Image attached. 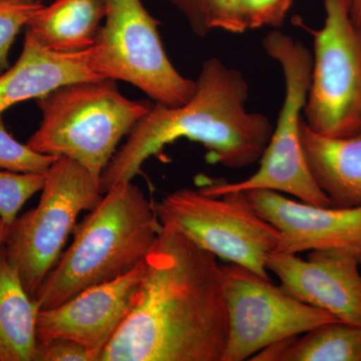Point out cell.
Here are the masks:
<instances>
[{
  "instance_id": "cell-6",
  "label": "cell",
  "mask_w": 361,
  "mask_h": 361,
  "mask_svg": "<svg viewBox=\"0 0 361 361\" xmlns=\"http://www.w3.org/2000/svg\"><path fill=\"white\" fill-rule=\"evenodd\" d=\"M103 196L99 179L78 161L59 157L45 176L39 205L9 226L6 258L32 298L63 254L80 213L96 208Z\"/></svg>"
},
{
  "instance_id": "cell-28",
  "label": "cell",
  "mask_w": 361,
  "mask_h": 361,
  "mask_svg": "<svg viewBox=\"0 0 361 361\" xmlns=\"http://www.w3.org/2000/svg\"><path fill=\"white\" fill-rule=\"evenodd\" d=\"M360 268H361V255L360 256Z\"/></svg>"
},
{
  "instance_id": "cell-20",
  "label": "cell",
  "mask_w": 361,
  "mask_h": 361,
  "mask_svg": "<svg viewBox=\"0 0 361 361\" xmlns=\"http://www.w3.org/2000/svg\"><path fill=\"white\" fill-rule=\"evenodd\" d=\"M58 159L59 156L39 153L16 141L0 116V170L47 175Z\"/></svg>"
},
{
  "instance_id": "cell-12",
  "label": "cell",
  "mask_w": 361,
  "mask_h": 361,
  "mask_svg": "<svg viewBox=\"0 0 361 361\" xmlns=\"http://www.w3.org/2000/svg\"><path fill=\"white\" fill-rule=\"evenodd\" d=\"M310 252L306 260L296 254L271 252L266 269L301 302L326 311L342 322L361 325L360 257L338 249Z\"/></svg>"
},
{
  "instance_id": "cell-1",
  "label": "cell",
  "mask_w": 361,
  "mask_h": 361,
  "mask_svg": "<svg viewBox=\"0 0 361 361\" xmlns=\"http://www.w3.org/2000/svg\"><path fill=\"white\" fill-rule=\"evenodd\" d=\"M228 336L222 265L161 225L134 305L99 361H222Z\"/></svg>"
},
{
  "instance_id": "cell-23",
  "label": "cell",
  "mask_w": 361,
  "mask_h": 361,
  "mask_svg": "<svg viewBox=\"0 0 361 361\" xmlns=\"http://www.w3.org/2000/svg\"><path fill=\"white\" fill-rule=\"evenodd\" d=\"M209 30H219L240 35L247 32L244 23L243 0H203Z\"/></svg>"
},
{
  "instance_id": "cell-21",
  "label": "cell",
  "mask_w": 361,
  "mask_h": 361,
  "mask_svg": "<svg viewBox=\"0 0 361 361\" xmlns=\"http://www.w3.org/2000/svg\"><path fill=\"white\" fill-rule=\"evenodd\" d=\"M42 6L40 0H0V73L9 68V52L21 28Z\"/></svg>"
},
{
  "instance_id": "cell-4",
  "label": "cell",
  "mask_w": 361,
  "mask_h": 361,
  "mask_svg": "<svg viewBox=\"0 0 361 361\" xmlns=\"http://www.w3.org/2000/svg\"><path fill=\"white\" fill-rule=\"evenodd\" d=\"M39 129L26 144L47 155L68 157L101 179L118 145L149 113L152 104L121 94L116 80H82L37 99Z\"/></svg>"
},
{
  "instance_id": "cell-18",
  "label": "cell",
  "mask_w": 361,
  "mask_h": 361,
  "mask_svg": "<svg viewBox=\"0 0 361 361\" xmlns=\"http://www.w3.org/2000/svg\"><path fill=\"white\" fill-rule=\"evenodd\" d=\"M251 361H361V325L342 322L320 325L271 344Z\"/></svg>"
},
{
  "instance_id": "cell-27",
  "label": "cell",
  "mask_w": 361,
  "mask_h": 361,
  "mask_svg": "<svg viewBox=\"0 0 361 361\" xmlns=\"http://www.w3.org/2000/svg\"><path fill=\"white\" fill-rule=\"evenodd\" d=\"M7 231H8V227L4 224V221L0 218V250L4 248V244H6Z\"/></svg>"
},
{
  "instance_id": "cell-3",
  "label": "cell",
  "mask_w": 361,
  "mask_h": 361,
  "mask_svg": "<svg viewBox=\"0 0 361 361\" xmlns=\"http://www.w3.org/2000/svg\"><path fill=\"white\" fill-rule=\"evenodd\" d=\"M161 229L154 203L139 186L128 180L111 187L40 284L33 296L37 308L56 307L134 270L146 260Z\"/></svg>"
},
{
  "instance_id": "cell-9",
  "label": "cell",
  "mask_w": 361,
  "mask_h": 361,
  "mask_svg": "<svg viewBox=\"0 0 361 361\" xmlns=\"http://www.w3.org/2000/svg\"><path fill=\"white\" fill-rule=\"evenodd\" d=\"M324 25L306 30L313 37V65L303 120L329 137L361 133V33L350 0H323Z\"/></svg>"
},
{
  "instance_id": "cell-25",
  "label": "cell",
  "mask_w": 361,
  "mask_h": 361,
  "mask_svg": "<svg viewBox=\"0 0 361 361\" xmlns=\"http://www.w3.org/2000/svg\"><path fill=\"white\" fill-rule=\"evenodd\" d=\"M186 18L192 32L199 37L210 32L207 26L203 0H169Z\"/></svg>"
},
{
  "instance_id": "cell-17",
  "label": "cell",
  "mask_w": 361,
  "mask_h": 361,
  "mask_svg": "<svg viewBox=\"0 0 361 361\" xmlns=\"http://www.w3.org/2000/svg\"><path fill=\"white\" fill-rule=\"evenodd\" d=\"M104 18V0H54L32 16L27 28L52 51L77 52L94 47Z\"/></svg>"
},
{
  "instance_id": "cell-2",
  "label": "cell",
  "mask_w": 361,
  "mask_h": 361,
  "mask_svg": "<svg viewBox=\"0 0 361 361\" xmlns=\"http://www.w3.org/2000/svg\"><path fill=\"white\" fill-rule=\"evenodd\" d=\"M249 85L241 71L218 58L204 61L191 99L179 106L155 104L135 125L99 179L102 193L132 180L145 161L177 140L200 142L211 161L242 169L260 161L274 126L247 111Z\"/></svg>"
},
{
  "instance_id": "cell-8",
  "label": "cell",
  "mask_w": 361,
  "mask_h": 361,
  "mask_svg": "<svg viewBox=\"0 0 361 361\" xmlns=\"http://www.w3.org/2000/svg\"><path fill=\"white\" fill-rule=\"evenodd\" d=\"M106 23L94 49V70L104 78L135 85L156 104L179 106L196 90V80L171 63L159 33L160 21L142 0H104Z\"/></svg>"
},
{
  "instance_id": "cell-16",
  "label": "cell",
  "mask_w": 361,
  "mask_h": 361,
  "mask_svg": "<svg viewBox=\"0 0 361 361\" xmlns=\"http://www.w3.org/2000/svg\"><path fill=\"white\" fill-rule=\"evenodd\" d=\"M37 303L0 250V361H37Z\"/></svg>"
},
{
  "instance_id": "cell-24",
  "label": "cell",
  "mask_w": 361,
  "mask_h": 361,
  "mask_svg": "<svg viewBox=\"0 0 361 361\" xmlns=\"http://www.w3.org/2000/svg\"><path fill=\"white\" fill-rule=\"evenodd\" d=\"M37 361H96L92 353L75 341L54 338L37 345Z\"/></svg>"
},
{
  "instance_id": "cell-29",
  "label": "cell",
  "mask_w": 361,
  "mask_h": 361,
  "mask_svg": "<svg viewBox=\"0 0 361 361\" xmlns=\"http://www.w3.org/2000/svg\"><path fill=\"white\" fill-rule=\"evenodd\" d=\"M40 1H42V0H40Z\"/></svg>"
},
{
  "instance_id": "cell-15",
  "label": "cell",
  "mask_w": 361,
  "mask_h": 361,
  "mask_svg": "<svg viewBox=\"0 0 361 361\" xmlns=\"http://www.w3.org/2000/svg\"><path fill=\"white\" fill-rule=\"evenodd\" d=\"M301 144L310 174L326 195L330 206L361 205V133L334 137L300 126Z\"/></svg>"
},
{
  "instance_id": "cell-11",
  "label": "cell",
  "mask_w": 361,
  "mask_h": 361,
  "mask_svg": "<svg viewBox=\"0 0 361 361\" xmlns=\"http://www.w3.org/2000/svg\"><path fill=\"white\" fill-rule=\"evenodd\" d=\"M144 270L145 261L127 274L90 287L56 307L39 310V343L71 339L85 346L99 361L134 305Z\"/></svg>"
},
{
  "instance_id": "cell-5",
  "label": "cell",
  "mask_w": 361,
  "mask_h": 361,
  "mask_svg": "<svg viewBox=\"0 0 361 361\" xmlns=\"http://www.w3.org/2000/svg\"><path fill=\"white\" fill-rule=\"evenodd\" d=\"M264 51L283 71L285 97L257 172L239 182H207L199 188L211 196L269 190L290 195L303 203L330 206L326 195L310 174L301 144L300 126L312 73V52L290 35L273 30L262 42Z\"/></svg>"
},
{
  "instance_id": "cell-10",
  "label": "cell",
  "mask_w": 361,
  "mask_h": 361,
  "mask_svg": "<svg viewBox=\"0 0 361 361\" xmlns=\"http://www.w3.org/2000/svg\"><path fill=\"white\" fill-rule=\"evenodd\" d=\"M222 273L229 318L222 361L250 360L271 344L341 322L245 267L230 263L222 265Z\"/></svg>"
},
{
  "instance_id": "cell-7",
  "label": "cell",
  "mask_w": 361,
  "mask_h": 361,
  "mask_svg": "<svg viewBox=\"0 0 361 361\" xmlns=\"http://www.w3.org/2000/svg\"><path fill=\"white\" fill-rule=\"evenodd\" d=\"M154 207L161 225H174L216 257L270 279L266 259L276 250L279 231L255 210L245 192L211 196L184 188Z\"/></svg>"
},
{
  "instance_id": "cell-19",
  "label": "cell",
  "mask_w": 361,
  "mask_h": 361,
  "mask_svg": "<svg viewBox=\"0 0 361 361\" xmlns=\"http://www.w3.org/2000/svg\"><path fill=\"white\" fill-rule=\"evenodd\" d=\"M45 176L0 170V218L9 227L23 205L44 189Z\"/></svg>"
},
{
  "instance_id": "cell-22",
  "label": "cell",
  "mask_w": 361,
  "mask_h": 361,
  "mask_svg": "<svg viewBox=\"0 0 361 361\" xmlns=\"http://www.w3.org/2000/svg\"><path fill=\"white\" fill-rule=\"evenodd\" d=\"M294 0H243L244 23L247 30L283 25Z\"/></svg>"
},
{
  "instance_id": "cell-13",
  "label": "cell",
  "mask_w": 361,
  "mask_h": 361,
  "mask_svg": "<svg viewBox=\"0 0 361 361\" xmlns=\"http://www.w3.org/2000/svg\"><path fill=\"white\" fill-rule=\"evenodd\" d=\"M245 194L255 210L279 231L275 251L297 254L338 249L361 255V205L314 206L269 190Z\"/></svg>"
},
{
  "instance_id": "cell-26",
  "label": "cell",
  "mask_w": 361,
  "mask_h": 361,
  "mask_svg": "<svg viewBox=\"0 0 361 361\" xmlns=\"http://www.w3.org/2000/svg\"><path fill=\"white\" fill-rule=\"evenodd\" d=\"M350 16L361 33V0H350Z\"/></svg>"
},
{
  "instance_id": "cell-14",
  "label": "cell",
  "mask_w": 361,
  "mask_h": 361,
  "mask_svg": "<svg viewBox=\"0 0 361 361\" xmlns=\"http://www.w3.org/2000/svg\"><path fill=\"white\" fill-rule=\"evenodd\" d=\"M103 78L94 70L92 47L54 51L27 28L20 58L0 73V116L14 104L39 99L63 85Z\"/></svg>"
}]
</instances>
